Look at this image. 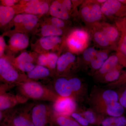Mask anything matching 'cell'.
Listing matches in <instances>:
<instances>
[{"instance_id": "4", "label": "cell", "mask_w": 126, "mask_h": 126, "mask_svg": "<svg viewBox=\"0 0 126 126\" xmlns=\"http://www.w3.org/2000/svg\"><path fill=\"white\" fill-rule=\"evenodd\" d=\"M89 103L93 109L115 102H119V94L112 89L94 88L89 98Z\"/></svg>"}, {"instance_id": "30", "label": "cell", "mask_w": 126, "mask_h": 126, "mask_svg": "<svg viewBox=\"0 0 126 126\" xmlns=\"http://www.w3.org/2000/svg\"><path fill=\"white\" fill-rule=\"evenodd\" d=\"M61 41V38L59 36H46L41 38L40 43L43 48L50 50Z\"/></svg>"}, {"instance_id": "9", "label": "cell", "mask_w": 126, "mask_h": 126, "mask_svg": "<svg viewBox=\"0 0 126 126\" xmlns=\"http://www.w3.org/2000/svg\"><path fill=\"white\" fill-rule=\"evenodd\" d=\"M103 15L115 18H125L126 16V5L119 0H107L102 4Z\"/></svg>"}, {"instance_id": "28", "label": "cell", "mask_w": 126, "mask_h": 126, "mask_svg": "<svg viewBox=\"0 0 126 126\" xmlns=\"http://www.w3.org/2000/svg\"><path fill=\"white\" fill-rule=\"evenodd\" d=\"M123 67V65L120 64L115 68L105 74L99 82L109 84L116 81L124 72L122 70Z\"/></svg>"}, {"instance_id": "18", "label": "cell", "mask_w": 126, "mask_h": 126, "mask_svg": "<svg viewBox=\"0 0 126 126\" xmlns=\"http://www.w3.org/2000/svg\"><path fill=\"white\" fill-rule=\"evenodd\" d=\"M27 1L26 4L27 7L24 10L27 14L43 15L46 14L49 10V6L47 2L36 0Z\"/></svg>"}, {"instance_id": "31", "label": "cell", "mask_w": 126, "mask_h": 126, "mask_svg": "<svg viewBox=\"0 0 126 126\" xmlns=\"http://www.w3.org/2000/svg\"><path fill=\"white\" fill-rule=\"evenodd\" d=\"M41 33L44 36H59L63 34V31L60 28L52 24L46 25L41 28Z\"/></svg>"}, {"instance_id": "38", "label": "cell", "mask_w": 126, "mask_h": 126, "mask_svg": "<svg viewBox=\"0 0 126 126\" xmlns=\"http://www.w3.org/2000/svg\"><path fill=\"white\" fill-rule=\"evenodd\" d=\"M51 23L52 25L60 29L63 27L65 25L63 20L56 17H53L51 19Z\"/></svg>"}, {"instance_id": "33", "label": "cell", "mask_w": 126, "mask_h": 126, "mask_svg": "<svg viewBox=\"0 0 126 126\" xmlns=\"http://www.w3.org/2000/svg\"><path fill=\"white\" fill-rule=\"evenodd\" d=\"M107 86L110 89L126 87V70L123 72L117 80L108 84Z\"/></svg>"}, {"instance_id": "12", "label": "cell", "mask_w": 126, "mask_h": 126, "mask_svg": "<svg viewBox=\"0 0 126 126\" xmlns=\"http://www.w3.org/2000/svg\"><path fill=\"white\" fill-rule=\"evenodd\" d=\"M92 109L102 116L113 117L123 116L124 111V108L119 102L105 104Z\"/></svg>"}, {"instance_id": "10", "label": "cell", "mask_w": 126, "mask_h": 126, "mask_svg": "<svg viewBox=\"0 0 126 126\" xmlns=\"http://www.w3.org/2000/svg\"><path fill=\"white\" fill-rule=\"evenodd\" d=\"M0 94V111L14 108L16 106L27 102L29 99L20 94H14L6 92Z\"/></svg>"}, {"instance_id": "20", "label": "cell", "mask_w": 126, "mask_h": 126, "mask_svg": "<svg viewBox=\"0 0 126 126\" xmlns=\"http://www.w3.org/2000/svg\"><path fill=\"white\" fill-rule=\"evenodd\" d=\"M14 20L16 23H22L26 29L30 30L36 26L38 18L35 15L26 13L17 15L14 18Z\"/></svg>"}, {"instance_id": "37", "label": "cell", "mask_w": 126, "mask_h": 126, "mask_svg": "<svg viewBox=\"0 0 126 126\" xmlns=\"http://www.w3.org/2000/svg\"><path fill=\"white\" fill-rule=\"evenodd\" d=\"M18 68L23 72L29 73L35 67L32 63H25L16 64Z\"/></svg>"}, {"instance_id": "2", "label": "cell", "mask_w": 126, "mask_h": 126, "mask_svg": "<svg viewBox=\"0 0 126 126\" xmlns=\"http://www.w3.org/2000/svg\"><path fill=\"white\" fill-rule=\"evenodd\" d=\"M19 94L28 99L55 102L59 96L52 88L36 81L28 80L17 86Z\"/></svg>"}, {"instance_id": "15", "label": "cell", "mask_w": 126, "mask_h": 126, "mask_svg": "<svg viewBox=\"0 0 126 126\" xmlns=\"http://www.w3.org/2000/svg\"><path fill=\"white\" fill-rule=\"evenodd\" d=\"M95 24L105 34L112 46H115L117 42L118 44L120 38V33L115 24L113 25L107 23L100 22Z\"/></svg>"}, {"instance_id": "22", "label": "cell", "mask_w": 126, "mask_h": 126, "mask_svg": "<svg viewBox=\"0 0 126 126\" xmlns=\"http://www.w3.org/2000/svg\"><path fill=\"white\" fill-rule=\"evenodd\" d=\"M49 13L53 17L63 20H67L69 18V12L64 8L62 2L58 1H54L49 7Z\"/></svg>"}, {"instance_id": "40", "label": "cell", "mask_w": 126, "mask_h": 126, "mask_svg": "<svg viewBox=\"0 0 126 126\" xmlns=\"http://www.w3.org/2000/svg\"><path fill=\"white\" fill-rule=\"evenodd\" d=\"M5 43L4 39L2 36H0V56L1 57L4 50Z\"/></svg>"}, {"instance_id": "36", "label": "cell", "mask_w": 126, "mask_h": 126, "mask_svg": "<svg viewBox=\"0 0 126 126\" xmlns=\"http://www.w3.org/2000/svg\"><path fill=\"white\" fill-rule=\"evenodd\" d=\"M71 117L82 126H92L86 119L77 111L72 113Z\"/></svg>"}, {"instance_id": "43", "label": "cell", "mask_w": 126, "mask_h": 126, "mask_svg": "<svg viewBox=\"0 0 126 126\" xmlns=\"http://www.w3.org/2000/svg\"><path fill=\"white\" fill-rule=\"evenodd\" d=\"M119 1L122 3L126 5V0H119Z\"/></svg>"}, {"instance_id": "17", "label": "cell", "mask_w": 126, "mask_h": 126, "mask_svg": "<svg viewBox=\"0 0 126 126\" xmlns=\"http://www.w3.org/2000/svg\"><path fill=\"white\" fill-rule=\"evenodd\" d=\"M76 59V56L71 52H67L62 55L59 57L57 62V73L60 75L68 72Z\"/></svg>"}, {"instance_id": "3", "label": "cell", "mask_w": 126, "mask_h": 126, "mask_svg": "<svg viewBox=\"0 0 126 126\" xmlns=\"http://www.w3.org/2000/svg\"><path fill=\"white\" fill-rule=\"evenodd\" d=\"M54 111L52 105L44 103H35L32 110V118L34 126H52Z\"/></svg>"}, {"instance_id": "32", "label": "cell", "mask_w": 126, "mask_h": 126, "mask_svg": "<svg viewBox=\"0 0 126 126\" xmlns=\"http://www.w3.org/2000/svg\"><path fill=\"white\" fill-rule=\"evenodd\" d=\"M98 51L94 47L87 48L83 51V58L86 65L90 64L91 62L96 56Z\"/></svg>"}, {"instance_id": "41", "label": "cell", "mask_w": 126, "mask_h": 126, "mask_svg": "<svg viewBox=\"0 0 126 126\" xmlns=\"http://www.w3.org/2000/svg\"><path fill=\"white\" fill-rule=\"evenodd\" d=\"M62 3L64 7L68 12L70 11L72 7V1H71L69 0H65L63 1Z\"/></svg>"}, {"instance_id": "7", "label": "cell", "mask_w": 126, "mask_h": 126, "mask_svg": "<svg viewBox=\"0 0 126 126\" xmlns=\"http://www.w3.org/2000/svg\"><path fill=\"white\" fill-rule=\"evenodd\" d=\"M90 35L84 30H75L68 37L67 43L72 51L80 52L87 48L89 42Z\"/></svg>"}, {"instance_id": "8", "label": "cell", "mask_w": 126, "mask_h": 126, "mask_svg": "<svg viewBox=\"0 0 126 126\" xmlns=\"http://www.w3.org/2000/svg\"><path fill=\"white\" fill-rule=\"evenodd\" d=\"M76 101L72 97L59 96L56 101L53 103L52 107L55 113L70 116L77 110Z\"/></svg>"}, {"instance_id": "1", "label": "cell", "mask_w": 126, "mask_h": 126, "mask_svg": "<svg viewBox=\"0 0 126 126\" xmlns=\"http://www.w3.org/2000/svg\"><path fill=\"white\" fill-rule=\"evenodd\" d=\"M35 103L20 104L14 108L0 111L1 126L11 124L14 126H34L32 118V110Z\"/></svg>"}, {"instance_id": "27", "label": "cell", "mask_w": 126, "mask_h": 126, "mask_svg": "<svg viewBox=\"0 0 126 126\" xmlns=\"http://www.w3.org/2000/svg\"><path fill=\"white\" fill-rule=\"evenodd\" d=\"M50 74V71L44 66L38 65L35 66L33 70L27 73V77L29 80H36L45 78Z\"/></svg>"}, {"instance_id": "39", "label": "cell", "mask_w": 126, "mask_h": 126, "mask_svg": "<svg viewBox=\"0 0 126 126\" xmlns=\"http://www.w3.org/2000/svg\"><path fill=\"white\" fill-rule=\"evenodd\" d=\"M38 63V65L43 66H47L48 63V58L47 55L41 54L39 56Z\"/></svg>"}, {"instance_id": "5", "label": "cell", "mask_w": 126, "mask_h": 126, "mask_svg": "<svg viewBox=\"0 0 126 126\" xmlns=\"http://www.w3.org/2000/svg\"><path fill=\"white\" fill-rule=\"evenodd\" d=\"M0 75L1 80L5 83L4 84L12 87L26 81L21 78L18 71L9 61L2 58H0Z\"/></svg>"}, {"instance_id": "24", "label": "cell", "mask_w": 126, "mask_h": 126, "mask_svg": "<svg viewBox=\"0 0 126 126\" xmlns=\"http://www.w3.org/2000/svg\"><path fill=\"white\" fill-rule=\"evenodd\" d=\"M97 126H126V117L102 116Z\"/></svg>"}, {"instance_id": "21", "label": "cell", "mask_w": 126, "mask_h": 126, "mask_svg": "<svg viewBox=\"0 0 126 126\" xmlns=\"http://www.w3.org/2000/svg\"><path fill=\"white\" fill-rule=\"evenodd\" d=\"M52 126H82L71 116L59 115L55 113L53 115Z\"/></svg>"}, {"instance_id": "42", "label": "cell", "mask_w": 126, "mask_h": 126, "mask_svg": "<svg viewBox=\"0 0 126 126\" xmlns=\"http://www.w3.org/2000/svg\"><path fill=\"white\" fill-rule=\"evenodd\" d=\"M4 4L5 5V6L11 7L12 6L17 2V1L14 0H5L3 1Z\"/></svg>"}, {"instance_id": "45", "label": "cell", "mask_w": 126, "mask_h": 126, "mask_svg": "<svg viewBox=\"0 0 126 126\" xmlns=\"http://www.w3.org/2000/svg\"></svg>"}, {"instance_id": "13", "label": "cell", "mask_w": 126, "mask_h": 126, "mask_svg": "<svg viewBox=\"0 0 126 126\" xmlns=\"http://www.w3.org/2000/svg\"><path fill=\"white\" fill-rule=\"evenodd\" d=\"M115 25L119 32L120 36L117 45L118 53L126 60V19L123 18H115Z\"/></svg>"}, {"instance_id": "34", "label": "cell", "mask_w": 126, "mask_h": 126, "mask_svg": "<svg viewBox=\"0 0 126 126\" xmlns=\"http://www.w3.org/2000/svg\"><path fill=\"white\" fill-rule=\"evenodd\" d=\"M48 58V63L47 67L49 69L54 70L56 68L57 62L59 58L55 54L50 53L47 55Z\"/></svg>"}, {"instance_id": "44", "label": "cell", "mask_w": 126, "mask_h": 126, "mask_svg": "<svg viewBox=\"0 0 126 126\" xmlns=\"http://www.w3.org/2000/svg\"><path fill=\"white\" fill-rule=\"evenodd\" d=\"M13 126V125L11 124H7V125H5V126Z\"/></svg>"}, {"instance_id": "35", "label": "cell", "mask_w": 126, "mask_h": 126, "mask_svg": "<svg viewBox=\"0 0 126 126\" xmlns=\"http://www.w3.org/2000/svg\"><path fill=\"white\" fill-rule=\"evenodd\" d=\"M33 59L29 53L26 52L21 54L16 60V64L25 63H32Z\"/></svg>"}, {"instance_id": "26", "label": "cell", "mask_w": 126, "mask_h": 126, "mask_svg": "<svg viewBox=\"0 0 126 126\" xmlns=\"http://www.w3.org/2000/svg\"><path fill=\"white\" fill-rule=\"evenodd\" d=\"M109 57L108 52L106 50L98 52L96 56L89 65L91 71L94 74L99 70Z\"/></svg>"}, {"instance_id": "6", "label": "cell", "mask_w": 126, "mask_h": 126, "mask_svg": "<svg viewBox=\"0 0 126 126\" xmlns=\"http://www.w3.org/2000/svg\"><path fill=\"white\" fill-rule=\"evenodd\" d=\"M101 6L97 0L86 1L84 2L81 7V14L86 23L92 25L99 22L103 16Z\"/></svg>"}, {"instance_id": "19", "label": "cell", "mask_w": 126, "mask_h": 126, "mask_svg": "<svg viewBox=\"0 0 126 126\" xmlns=\"http://www.w3.org/2000/svg\"><path fill=\"white\" fill-rule=\"evenodd\" d=\"M91 32L93 40L99 47L106 48L112 46L105 34L96 24L91 25Z\"/></svg>"}, {"instance_id": "29", "label": "cell", "mask_w": 126, "mask_h": 126, "mask_svg": "<svg viewBox=\"0 0 126 126\" xmlns=\"http://www.w3.org/2000/svg\"><path fill=\"white\" fill-rule=\"evenodd\" d=\"M15 11L12 7L5 6H0V23L4 25L9 23L14 18Z\"/></svg>"}, {"instance_id": "11", "label": "cell", "mask_w": 126, "mask_h": 126, "mask_svg": "<svg viewBox=\"0 0 126 126\" xmlns=\"http://www.w3.org/2000/svg\"><path fill=\"white\" fill-rule=\"evenodd\" d=\"M122 56L118 53L109 56L101 67L94 74V78L97 81L100 82L105 74L116 68L118 65L122 64L123 58Z\"/></svg>"}, {"instance_id": "25", "label": "cell", "mask_w": 126, "mask_h": 126, "mask_svg": "<svg viewBox=\"0 0 126 126\" xmlns=\"http://www.w3.org/2000/svg\"><path fill=\"white\" fill-rule=\"evenodd\" d=\"M29 43V38L27 35L22 33H16L11 38L10 43L14 47L24 49L28 46Z\"/></svg>"}, {"instance_id": "16", "label": "cell", "mask_w": 126, "mask_h": 126, "mask_svg": "<svg viewBox=\"0 0 126 126\" xmlns=\"http://www.w3.org/2000/svg\"><path fill=\"white\" fill-rule=\"evenodd\" d=\"M69 81L73 97L76 101L83 100L86 94V86L80 79L77 77L68 78Z\"/></svg>"}, {"instance_id": "23", "label": "cell", "mask_w": 126, "mask_h": 126, "mask_svg": "<svg viewBox=\"0 0 126 126\" xmlns=\"http://www.w3.org/2000/svg\"><path fill=\"white\" fill-rule=\"evenodd\" d=\"M76 111L84 117L92 126H97L102 117L92 108L79 109Z\"/></svg>"}, {"instance_id": "14", "label": "cell", "mask_w": 126, "mask_h": 126, "mask_svg": "<svg viewBox=\"0 0 126 126\" xmlns=\"http://www.w3.org/2000/svg\"><path fill=\"white\" fill-rule=\"evenodd\" d=\"M52 86L53 90L59 96L73 97L68 78L63 76L57 78Z\"/></svg>"}]
</instances>
